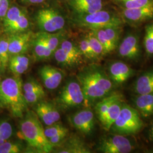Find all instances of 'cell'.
Masks as SVG:
<instances>
[{
    "mask_svg": "<svg viewBox=\"0 0 153 153\" xmlns=\"http://www.w3.org/2000/svg\"><path fill=\"white\" fill-rule=\"evenodd\" d=\"M33 37V33L29 31L10 34L9 36L10 56L25 54L32 44Z\"/></svg>",
    "mask_w": 153,
    "mask_h": 153,
    "instance_id": "8fae6325",
    "label": "cell"
},
{
    "mask_svg": "<svg viewBox=\"0 0 153 153\" xmlns=\"http://www.w3.org/2000/svg\"><path fill=\"white\" fill-rule=\"evenodd\" d=\"M42 90H44V88L37 80L35 79H28L27 81L23 83V93H33Z\"/></svg>",
    "mask_w": 153,
    "mask_h": 153,
    "instance_id": "60d3db41",
    "label": "cell"
},
{
    "mask_svg": "<svg viewBox=\"0 0 153 153\" xmlns=\"http://www.w3.org/2000/svg\"><path fill=\"white\" fill-rule=\"evenodd\" d=\"M133 90L137 95L153 93V69L145 72L137 78Z\"/></svg>",
    "mask_w": 153,
    "mask_h": 153,
    "instance_id": "d6986e66",
    "label": "cell"
},
{
    "mask_svg": "<svg viewBox=\"0 0 153 153\" xmlns=\"http://www.w3.org/2000/svg\"><path fill=\"white\" fill-rule=\"evenodd\" d=\"M74 23L78 27L90 30L111 26L121 27L120 18L110 11L102 9L90 14H78L74 17Z\"/></svg>",
    "mask_w": 153,
    "mask_h": 153,
    "instance_id": "3957f363",
    "label": "cell"
},
{
    "mask_svg": "<svg viewBox=\"0 0 153 153\" xmlns=\"http://www.w3.org/2000/svg\"><path fill=\"white\" fill-rule=\"evenodd\" d=\"M22 3L26 4H38L43 2L45 0H19Z\"/></svg>",
    "mask_w": 153,
    "mask_h": 153,
    "instance_id": "ee69618b",
    "label": "cell"
},
{
    "mask_svg": "<svg viewBox=\"0 0 153 153\" xmlns=\"http://www.w3.org/2000/svg\"><path fill=\"white\" fill-rule=\"evenodd\" d=\"M78 47L80 50L82 56H84L86 59L90 60H95L93 51L86 36L81 40Z\"/></svg>",
    "mask_w": 153,
    "mask_h": 153,
    "instance_id": "74e56055",
    "label": "cell"
},
{
    "mask_svg": "<svg viewBox=\"0 0 153 153\" xmlns=\"http://www.w3.org/2000/svg\"><path fill=\"white\" fill-rule=\"evenodd\" d=\"M68 134H69V131H63L53 137L50 138L48 139V140L49 142L51 143V144L53 145V147L55 148L56 146L59 145L65 140L66 138L68 136Z\"/></svg>",
    "mask_w": 153,
    "mask_h": 153,
    "instance_id": "b9f144b4",
    "label": "cell"
},
{
    "mask_svg": "<svg viewBox=\"0 0 153 153\" xmlns=\"http://www.w3.org/2000/svg\"><path fill=\"white\" fill-rule=\"evenodd\" d=\"M53 55L55 60L57 61L58 64L63 66L71 68L79 64L70 55L66 53L63 49H61L60 47L58 48L55 51Z\"/></svg>",
    "mask_w": 153,
    "mask_h": 153,
    "instance_id": "83f0119b",
    "label": "cell"
},
{
    "mask_svg": "<svg viewBox=\"0 0 153 153\" xmlns=\"http://www.w3.org/2000/svg\"><path fill=\"white\" fill-rule=\"evenodd\" d=\"M149 138L150 141L153 142V123L149 131Z\"/></svg>",
    "mask_w": 153,
    "mask_h": 153,
    "instance_id": "f6af8a7d",
    "label": "cell"
},
{
    "mask_svg": "<svg viewBox=\"0 0 153 153\" xmlns=\"http://www.w3.org/2000/svg\"><path fill=\"white\" fill-rule=\"evenodd\" d=\"M24 146L21 142H11L8 140L0 145V153H19L23 151Z\"/></svg>",
    "mask_w": 153,
    "mask_h": 153,
    "instance_id": "d590c367",
    "label": "cell"
},
{
    "mask_svg": "<svg viewBox=\"0 0 153 153\" xmlns=\"http://www.w3.org/2000/svg\"><path fill=\"white\" fill-rule=\"evenodd\" d=\"M103 29L111 44H112L114 49H116L120 41L121 27L111 26L103 28Z\"/></svg>",
    "mask_w": 153,
    "mask_h": 153,
    "instance_id": "1f68e13d",
    "label": "cell"
},
{
    "mask_svg": "<svg viewBox=\"0 0 153 153\" xmlns=\"http://www.w3.org/2000/svg\"><path fill=\"white\" fill-rule=\"evenodd\" d=\"M9 0H0V19L3 20L9 8Z\"/></svg>",
    "mask_w": 153,
    "mask_h": 153,
    "instance_id": "7bdbcfd3",
    "label": "cell"
},
{
    "mask_svg": "<svg viewBox=\"0 0 153 153\" xmlns=\"http://www.w3.org/2000/svg\"><path fill=\"white\" fill-rule=\"evenodd\" d=\"M144 47L148 56L153 55V23L149 24L145 27Z\"/></svg>",
    "mask_w": 153,
    "mask_h": 153,
    "instance_id": "e575fe53",
    "label": "cell"
},
{
    "mask_svg": "<svg viewBox=\"0 0 153 153\" xmlns=\"http://www.w3.org/2000/svg\"><path fill=\"white\" fill-rule=\"evenodd\" d=\"M39 74L44 87L49 90L58 88L64 78V73L53 66L41 67L39 70Z\"/></svg>",
    "mask_w": 153,
    "mask_h": 153,
    "instance_id": "7c38bea8",
    "label": "cell"
},
{
    "mask_svg": "<svg viewBox=\"0 0 153 153\" xmlns=\"http://www.w3.org/2000/svg\"><path fill=\"white\" fill-rule=\"evenodd\" d=\"M110 79L116 85H121L134 74V71L122 61H115L108 68Z\"/></svg>",
    "mask_w": 153,
    "mask_h": 153,
    "instance_id": "5bb4252c",
    "label": "cell"
},
{
    "mask_svg": "<svg viewBox=\"0 0 153 153\" xmlns=\"http://www.w3.org/2000/svg\"><path fill=\"white\" fill-rule=\"evenodd\" d=\"M67 137L59 145L56 146L58 147V149H54L53 151H56L54 152L58 153H91L90 149L78 136L72 135L69 138Z\"/></svg>",
    "mask_w": 153,
    "mask_h": 153,
    "instance_id": "9a60e30c",
    "label": "cell"
},
{
    "mask_svg": "<svg viewBox=\"0 0 153 153\" xmlns=\"http://www.w3.org/2000/svg\"><path fill=\"white\" fill-rule=\"evenodd\" d=\"M123 9H136L153 6V0H114Z\"/></svg>",
    "mask_w": 153,
    "mask_h": 153,
    "instance_id": "f546056e",
    "label": "cell"
},
{
    "mask_svg": "<svg viewBox=\"0 0 153 153\" xmlns=\"http://www.w3.org/2000/svg\"><path fill=\"white\" fill-rule=\"evenodd\" d=\"M0 105L6 108L16 118H22L25 115L28 105L24 97L20 76L7 77L1 82Z\"/></svg>",
    "mask_w": 153,
    "mask_h": 153,
    "instance_id": "7a4b0ae2",
    "label": "cell"
},
{
    "mask_svg": "<svg viewBox=\"0 0 153 153\" xmlns=\"http://www.w3.org/2000/svg\"><path fill=\"white\" fill-rule=\"evenodd\" d=\"M35 20L42 32L57 33L65 25L64 17L53 9L47 8L39 10L36 14Z\"/></svg>",
    "mask_w": 153,
    "mask_h": 153,
    "instance_id": "8992f818",
    "label": "cell"
},
{
    "mask_svg": "<svg viewBox=\"0 0 153 153\" xmlns=\"http://www.w3.org/2000/svg\"><path fill=\"white\" fill-rule=\"evenodd\" d=\"M70 5L78 14H90L100 10L102 0H71Z\"/></svg>",
    "mask_w": 153,
    "mask_h": 153,
    "instance_id": "e0dca14e",
    "label": "cell"
},
{
    "mask_svg": "<svg viewBox=\"0 0 153 153\" xmlns=\"http://www.w3.org/2000/svg\"><path fill=\"white\" fill-rule=\"evenodd\" d=\"M58 103L64 108H71L85 104V97L78 81L71 79L68 81L61 91Z\"/></svg>",
    "mask_w": 153,
    "mask_h": 153,
    "instance_id": "52a82bcc",
    "label": "cell"
},
{
    "mask_svg": "<svg viewBox=\"0 0 153 153\" xmlns=\"http://www.w3.org/2000/svg\"><path fill=\"white\" fill-rule=\"evenodd\" d=\"M86 37L88 40L95 60H99L102 59L103 57L106 55V53L105 52L103 47L100 43L95 34L92 31L90 30V33H88Z\"/></svg>",
    "mask_w": 153,
    "mask_h": 153,
    "instance_id": "4316f807",
    "label": "cell"
},
{
    "mask_svg": "<svg viewBox=\"0 0 153 153\" xmlns=\"http://www.w3.org/2000/svg\"><path fill=\"white\" fill-rule=\"evenodd\" d=\"M30 26V21L27 14L25 10H22L21 15L15 22L8 27L5 28L6 33L13 34L23 33L27 31Z\"/></svg>",
    "mask_w": 153,
    "mask_h": 153,
    "instance_id": "d4e9b609",
    "label": "cell"
},
{
    "mask_svg": "<svg viewBox=\"0 0 153 153\" xmlns=\"http://www.w3.org/2000/svg\"><path fill=\"white\" fill-rule=\"evenodd\" d=\"M35 113L39 119L46 126L59 122L60 114L54 104L49 102L40 101L35 106Z\"/></svg>",
    "mask_w": 153,
    "mask_h": 153,
    "instance_id": "4fadbf2b",
    "label": "cell"
},
{
    "mask_svg": "<svg viewBox=\"0 0 153 153\" xmlns=\"http://www.w3.org/2000/svg\"><path fill=\"white\" fill-rule=\"evenodd\" d=\"M90 69L94 78L100 88L107 94H109L114 88V83L110 79L109 76H107L104 71L98 68L93 67L91 68Z\"/></svg>",
    "mask_w": 153,
    "mask_h": 153,
    "instance_id": "cb8c5ba5",
    "label": "cell"
},
{
    "mask_svg": "<svg viewBox=\"0 0 153 153\" xmlns=\"http://www.w3.org/2000/svg\"><path fill=\"white\" fill-rule=\"evenodd\" d=\"M77 80L82 88L86 105H90L108 95L100 88L93 76L90 68L79 73Z\"/></svg>",
    "mask_w": 153,
    "mask_h": 153,
    "instance_id": "5b68a950",
    "label": "cell"
},
{
    "mask_svg": "<svg viewBox=\"0 0 153 153\" xmlns=\"http://www.w3.org/2000/svg\"><path fill=\"white\" fill-rule=\"evenodd\" d=\"M24 97L27 105L36 104L42 101L45 96V92L44 90L35 91L33 93H23Z\"/></svg>",
    "mask_w": 153,
    "mask_h": 153,
    "instance_id": "f35d334b",
    "label": "cell"
},
{
    "mask_svg": "<svg viewBox=\"0 0 153 153\" xmlns=\"http://www.w3.org/2000/svg\"><path fill=\"white\" fill-rule=\"evenodd\" d=\"M21 119L22 120L19 123V137L26 141L28 146L34 152H52L54 147L45 136L42 121L36 114L33 111H27Z\"/></svg>",
    "mask_w": 153,
    "mask_h": 153,
    "instance_id": "6da1fadb",
    "label": "cell"
},
{
    "mask_svg": "<svg viewBox=\"0 0 153 153\" xmlns=\"http://www.w3.org/2000/svg\"><path fill=\"white\" fill-rule=\"evenodd\" d=\"M143 123L137 109L123 103L120 114L109 131L123 136L135 134L143 128Z\"/></svg>",
    "mask_w": 153,
    "mask_h": 153,
    "instance_id": "277c9868",
    "label": "cell"
},
{
    "mask_svg": "<svg viewBox=\"0 0 153 153\" xmlns=\"http://www.w3.org/2000/svg\"><path fill=\"white\" fill-rule=\"evenodd\" d=\"M13 129L11 124L7 120L0 121V138L7 141L12 136Z\"/></svg>",
    "mask_w": 153,
    "mask_h": 153,
    "instance_id": "ab89813d",
    "label": "cell"
},
{
    "mask_svg": "<svg viewBox=\"0 0 153 153\" xmlns=\"http://www.w3.org/2000/svg\"><path fill=\"white\" fill-rule=\"evenodd\" d=\"M68 129L61 123L57 122L51 126H47L44 129V133L48 139L63 131H68Z\"/></svg>",
    "mask_w": 153,
    "mask_h": 153,
    "instance_id": "8d00e7d4",
    "label": "cell"
},
{
    "mask_svg": "<svg viewBox=\"0 0 153 153\" xmlns=\"http://www.w3.org/2000/svg\"><path fill=\"white\" fill-rule=\"evenodd\" d=\"M60 45L61 48L63 49L66 53L70 55L78 63L81 62L82 55L78 46L76 45L71 41L66 39L61 42Z\"/></svg>",
    "mask_w": 153,
    "mask_h": 153,
    "instance_id": "f1b7e54d",
    "label": "cell"
},
{
    "mask_svg": "<svg viewBox=\"0 0 153 153\" xmlns=\"http://www.w3.org/2000/svg\"><path fill=\"white\" fill-rule=\"evenodd\" d=\"M91 31H93L100 43L103 47L106 54L109 53L115 50L112 44H111L103 28H99Z\"/></svg>",
    "mask_w": 153,
    "mask_h": 153,
    "instance_id": "d6a6232c",
    "label": "cell"
},
{
    "mask_svg": "<svg viewBox=\"0 0 153 153\" xmlns=\"http://www.w3.org/2000/svg\"><path fill=\"white\" fill-rule=\"evenodd\" d=\"M123 98L121 94L113 93L109 94L103 98L100 99L95 105V110L96 114L98 117L99 120L102 124L104 121L105 116L110 106L116 100Z\"/></svg>",
    "mask_w": 153,
    "mask_h": 153,
    "instance_id": "44dd1931",
    "label": "cell"
},
{
    "mask_svg": "<svg viewBox=\"0 0 153 153\" xmlns=\"http://www.w3.org/2000/svg\"><path fill=\"white\" fill-rule=\"evenodd\" d=\"M30 65V60L25 54L11 56L8 64L10 71L16 76H20L26 73Z\"/></svg>",
    "mask_w": 153,
    "mask_h": 153,
    "instance_id": "ffe728a7",
    "label": "cell"
},
{
    "mask_svg": "<svg viewBox=\"0 0 153 153\" xmlns=\"http://www.w3.org/2000/svg\"><path fill=\"white\" fill-rule=\"evenodd\" d=\"M118 53L123 58L134 61L138 60L141 51L138 36L133 33L126 36L119 45Z\"/></svg>",
    "mask_w": 153,
    "mask_h": 153,
    "instance_id": "30bf717a",
    "label": "cell"
},
{
    "mask_svg": "<svg viewBox=\"0 0 153 153\" xmlns=\"http://www.w3.org/2000/svg\"><path fill=\"white\" fill-rule=\"evenodd\" d=\"M33 55L37 60H43L49 59L53 54L47 45L36 35L32 41Z\"/></svg>",
    "mask_w": 153,
    "mask_h": 153,
    "instance_id": "603a6c76",
    "label": "cell"
},
{
    "mask_svg": "<svg viewBox=\"0 0 153 153\" xmlns=\"http://www.w3.org/2000/svg\"><path fill=\"white\" fill-rule=\"evenodd\" d=\"M134 103L136 109L143 117L153 115V93L138 95Z\"/></svg>",
    "mask_w": 153,
    "mask_h": 153,
    "instance_id": "ac0fdd59",
    "label": "cell"
},
{
    "mask_svg": "<svg viewBox=\"0 0 153 153\" xmlns=\"http://www.w3.org/2000/svg\"><path fill=\"white\" fill-rule=\"evenodd\" d=\"M22 11V10L17 6H14L9 7L2 20L4 28L8 27L15 22L21 15Z\"/></svg>",
    "mask_w": 153,
    "mask_h": 153,
    "instance_id": "836d02e7",
    "label": "cell"
},
{
    "mask_svg": "<svg viewBox=\"0 0 153 153\" xmlns=\"http://www.w3.org/2000/svg\"><path fill=\"white\" fill-rule=\"evenodd\" d=\"M2 70H4V69H3V67H2V64H1V61H0V71H2Z\"/></svg>",
    "mask_w": 153,
    "mask_h": 153,
    "instance_id": "bcb514c9",
    "label": "cell"
},
{
    "mask_svg": "<svg viewBox=\"0 0 153 153\" xmlns=\"http://www.w3.org/2000/svg\"><path fill=\"white\" fill-rule=\"evenodd\" d=\"M10 56L9 52V36L0 38V61L4 70L9 64Z\"/></svg>",
    "mask_w": 153,
    "mask_h": 153,
    "instance_id": "4dcf8cb0",
    "label": "cell"
},
{
    "mask_svg": "<svg viewBox=\"0 0 153 153\" xmlns=\"http://www.w3.org/2000/svg\"><path fill=\"white\" fill-rule=\"evenodd\" d=\"M98 149L104 153H128L134 149V145L126 136L113 134L103 137L99 143Z\"/></svg>",
    "mask_w": 153,
    "mask_h": 153,
    "instance_id": "ba28073f",
    "label": "cell"
},
{
    "mask_svg": "<svg viewBox=\"0 0 153 153\" xmlns=\"http://www.w3.org/2000/svg\"><path fill=\"white\" fill-rule=\"evenodd\" d=\"M123 17L126 22L134 25L153 19V6L136 9H123Z\"/></svg>",
    "mask_w": 153,
    "mask_h": 153,
    "instance_id": "2e32d148",
    "label": "cell"
},
{
    "mask_svg": "<svg viewBox=\"0 0 153 153\" xmlns=\"http://www.w3.org/2000/svg\"><path fill=\"white\" fill-rule=\"evenodd\" d=\"M0 83H1V77H0Z\"/></svg>",
    "mask_w": 153,
    "mask_h": 153,
    "instance_id": "7dc6e473",
    "label": "cell"
},
{
    "mask_svg": "<svg viewBox=\"0 0 153 153\" xmlns=\"http://www.w3.org/2000/svg\"><path fill=\"white\" fill-rule=\"evenodd\" d=\"M36 35L41 39L53 53L59 48L61 42V35L59 33L40 32Z\"/></svg>",
    "mask_w": 153,
    "mask_h": 153,
    "instance_id": "484cf974",
    "label": "cell"
},
{
    "mask_svg": "<svg viewBox=\"0 0 153 153\" xmlns=\"http://www.w3.org/2000/svg\"><path fill=\"white\" fill-rule=\"evenodd\" d=\"M69 121L78 131L86 136L91 134L95 128L94 114L90 108L77 111L69 117Z\"/></svg>",
    "mask_w": 153,
    "mask_h": 153,
    "instance_id": "9c48e42d",
    "label": "cell"
},
{
    "mask_svg": "<svg viewBox=\"0 0 153 153\" xmlns=\"http://www.w3.org/2000/svg\"><path fill=\"white\" fill-rule=\"evenodd\" d=\"M123 103V98L120 99L116 100L110 106L105 116L104 121L102 124L105 131H108L110 130L111 126L120 114Z\"/></svg>",
    "mask_w": 153,
    "mask_h": 153,
    "instance_id": "7402d4cb",
    "label": "cell"
}]
</instances>
